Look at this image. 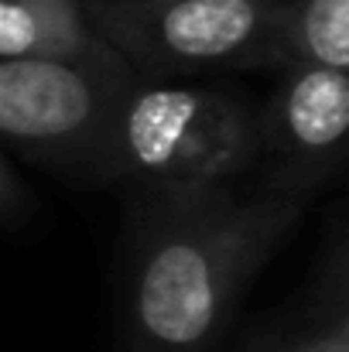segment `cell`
I'll use <instances>...</instances> for the list:
<instances>
[{
  "mask_svg": "<svg viewBox=\"0 0 349 352\" xmlns=\"http://www.w3.org/2000/svg\"><path fill=\"white\" fill-rule=\"evenodd\" d=\"M298 209V195L281 188L243 199L226 182L140 185L127 349L209 352Z\"/></svg>",
  "mask_w": 349,
  "mask_h": 352,
  "instance_id": "cell-1",
  "label": "cell"
},
{
  "mask_svg": "<svg viewBox=\"0 0 349 352\" xmlns=\"http://www.w3.org/2000/svg\"><path fill=\"white\" fill-rule=\"evenodd\" d=\"M264 147L260 120L209 86L134 79L100 164L137 185H206L246 171Z\"/></svg>",
  "mask_w": 349,
  "mask_h": 352,
  "instance_id": "cell-2",
  "label": "cell"
},
{
  "mask_svg": "<svg viewBox=\"0 0 349 352\" xmlns=\"http://www.w3.org/2000/svg\"><path fill=\"white\" fill-rule=\"evenodd\" d=\"M96 31L137 69L182 76L284 62L288 0H86Z\"/></svg>",
  "mask_w": 349,
  "mask_h": 352,
  "instance_id": "cell-3",
  "label": "cell"
},
{
  "mask_svg": "<svg viewBox=\"0 0 349 352\" xmlns=\"http://www.w3.org/2000/svg\"><path fill=\"white\" fill-rule=\"evenodd\" d=\"M134 79L137 69L116 48L79 62L0 58L3 140L31 161L100 164Z\"/></svg>",
  "mask_w": 349,
  "mask_h": 352,
  "instance_id": "cell-4",
  "label": "cell"
},
{
  "mask_svg": "<svg viewBox=\"0 0 349 352\" xmlns=\"http://www.w3.org/2000/svg\"><path fill=\"white\" fill-rule=\"evenodd\" d=\"M260 133L288 185L336 168L349 157V65H284Z\"/></svg>",
  "mask_w": 349,
  "mask_h": 352,
  "instance_id": "cell-5",
  "label": "cell"
},
{
  "mask_svg": "<svg viewBox=\"0 0 349 352\" xmlns=\"http://www.w3.org/2000/svg\"><path fill=\"white\" fill-rule=\"evenodd\" d=\"M110 48L86 0H0V58L79 62Z\"/></svg>",
  "mask_w": 349,
  "mask_h": 352,
  "instance_id": "cell-6",
  "label": "cell"
},
{
  "mask_svg": "<svg viewBox=\"0 0 349 352\" xmlns=\"http://www.w3.org/2000/svg\"><path fill=\"white\" fill-rule=\"evenodd\" d=\"M281 65H349V0H288Z\"/></svg>",
  "mask_w": 349,
  "mask_h": 352,
  "instance_id": "cell-7",
  "label": "cell"
},
{
  "mask_svg": "<svg viewBox=\"0 0 349 352\" xmlns=\"http://www.w3.org/2000/svg\"><path fill=\"white\" fill-rule=\"evenodd\" d=\"M284 352H349V311H336V318L322 332Z\"/></svg>",
  "mask_w": 349,
  "mask_h": 352,
  "instance_id": "cell-8",
  "label": "cell"
},
{
  "mask_svg": "<svg viewBox=\"0 0 349 352\" xmlns=\"http://www.w3.org/2000/svg\"><path fill=\"white\" fill-rule=\"evenodd\" d=\"M332 301L339 311H349V243L332 263Z\"/></svg>",
  "mask_w": 349,
  "mask_h": 352,
  "instance_id": "cell-9",
  "label": "cell"
}]
</instances>
